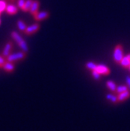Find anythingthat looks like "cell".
Listing matches in <instances>:
<instances>
[{"label":"cell","mask_w":130,"mask_h":131,"mask_svg":"<svg viewBox=\"0 0 130 131\" xmlns=\"http://www.w3.org/2000/svg\"><path fill=\"white\" fill-rule=\"evenodd\" d=\"M11 37L13 38L17 43L18 44V46H20V48L21 49L22 51L27 53L28 51V44L26 43V42L23 40V39L20 36V35L17 32V31H12L11 32Z\"/></svg>","instance_id":"6da1fadb"},{"label":"cell","mask_w":130,"mask_h":131,"mask_svg":"<svg viewBox=\"0 0 130 131\" xmlns=\"http://www.w3.org/2000/svg\"><path fill=\"white\" fill-rule=\"evenodd\" d=\"M26 57V53L23 52V51H20L15 53H12L9 54L7 57H6V61L12 62V63H16L18 61H20L22 60H23Z\"/></svg>","instance_id":"7a4b0ae2"},{"label":"cell","mask_w":130,"mask_h":131,"mask_svg":"<svg viewBox=\"0 0 130 131\" xmlns=\"http://www.w3.org/2000/svg\"><path fill=\"white\" fill-rule=\"evenodd\" d=\"M123 57H124V55H123V47L121 44H117L115 46L114 50V54H113L114 60L117 64H120Z\"/></svg>","instance_id":"3957f363"},{"label":"cell","mask_w":130,"mask_h":131,"mask_svg":"<svg viewBox=\"0 0 130 131\" xmlns=\"http://www.w3.org/2000/svg\"><path fill=\"white\" fill-rule=\"evenodd\" d=\"M50 17V12L48 11H41V12H38L37 14H35L34 15V18L35 20L37 21H41V20H44L45 19H47Z\"/></svg>","instance_id":"277c9868"},{"label":"cell","mask_w":130,"mask_h":131,"mask_svg":"<svg viewBox=\"0 0 130 131\" xmlns=\"http://www.w3.org/2000/svg\"><path fill=\"white\" fill-rule=\"evenodd\" d=\"M95 71H97V72H99L100 75H108L111 72L110 69L104 64H97Z\"/></svg>","instance_id":"5b68a950"},{"label":"cell","mask_w":130,"mask_h":131,"mask_svg":"<svg viewBox=\"0 0 130 131\" xmlns=\"http://www.w3.org/2000/svg\"><path fill=\"white\" fill-rule=\"evenodd\" d=\"M39 28H40V25H39V24H37V23L36 24H33V25L27 27L26 30L25 31V33L26 35H32V34L35 33V32H37L39 30Z\"/></svg>","instance_id":"8992f818"},{"label":"cell","mask_w":130,"mask_h":131,"mask_svg":"<svg viewBox=\"0 0 130 131\" xmlns=\"http://www.w3.org/2000/svg\"><path fill=\"white\" fill-rule=\"evenodd\" d=\"M13 46H14V44L12 42H8L6 44L4 49L3 50V56L4 57H7L10 54V53L12 51V49H13Z\"/></svg>","instance_id":"52a82bcc"},{"label":"cell","mask_w":130,"mask_h":131,"mask_svg":"<svg viewBox=\"0 0 130 131\" xmlns=\"http://www.w3.org/2000/svg\"><path fill=\"white\" fill-rule=\"evenodd\" d=\"M39 2L38 1V0H34V2L31 5V7L29 10L30 12V14H32L33 16L35 14H37L38 12H39Z\"/></svg>","instance_id":"ba28073f"},{"label":"cell","mask_w":130,"mask_h":131,"mask_svg":"<svg viewBox=\"0 0 130 131\" xmlns=\"http://www.w3.org/2000/svg\"><path fill=\"white\" fill-rule=\"evenodd\" d=\"M6 11L7 12V14L11 15L16 14L18 12V6H16L14 5H8L6 7Z\"/></svg>","instance_id":"9c48e42d"},{"label":"cell","mask_w":130,"mask_h":131,"mask_svg":"<svg viewBox=\"0 0 130 131\" xmlns=\"http://www.w3.org/2000/svg\"><path fill=\"white\" fill-rule=\"evenodd\" d=\"M3 68L6 71H7V72H12V71H13L14 70V68H15V65L14 64V63H12V62H9V61H6L5 62V64H3Z\"/></svg>","instance_id":"30bf717a"},{"label":"cell","mask_w":130,"mask_h":131,"mask_svg":"<svg viewBox=\"0 0 130 131\" xmlns=\"http://www.w3.org/2000/svg\"><path fill=\"white\" fill-rule=\"evenodd\" d=\"M117 100H119V102H122L130 97V93L128 90H127V91H125L123 93H119V95H117Z\"/></svg>","instance_id":"8fae6325"},{"label":"cell","mask_w":130,"mask_h":131,"mask_svg":"<svg viewBox=\"0 0 130 131\" xmlns=\"http://www.w3.org/2000/svg\"><path fill=\"white\" fill-rule=\"evenodd\" d=\"M120 64L125 68H129V66H130V59L127 57V55L123 57V58L122 59V61L120 62Z\"/></svg>","instance_id":"7c38bea8"},{"label":"cell","mask_w":130,"mask_h":131,"mask_svg":"<svg viewBox=\"0 0 130 131\" xmlns=\"http://www.w3.org/2000/svg\"><path fill=\"white\" fill-rule=\"evenodd\" d=\"M33 2H34V0H26L25 6H23V7L22 8V10L23 12H29Z\"/></svg>","instance_id":"4fadbf2b"},{"label":"cell","mask_w":130,"mask_h":131,"mask_svg":"<svg viewBox=\"0 0 130 131\" xmlns=\"http://www.w3.org/2000/svg\"><path fill=\"white\" fill-rule=\"evenodd\" d=\"M17 27H18V28L21 31H23V32H25V31L26 30V28H27V25H26V24L23 22L22 20H17Z\"/></svg>","instance_id":"5bb4252c"},{"label":"cell","mask_w":130,"mask_h":131,"mask_svg":"<svg viewBox=\"0 0 130 131\" xmlns=\"http://www.w3.org/2000/svg\"><path fill=\"white\" fill-rule=\"evenodd\" d=\"M106 98H107L108 101H110L111 102L114 103V104L119 102V100H117V97L115 96V95H114V94H112V93L107 94V96H106Z\"/></svg>","instance_id":"9a60e30c"},{"label":"cell","mask_w":130,"mask_h":131,"mask_svg":"<svg viewBox=\"0 0 130 131\" xmlns=\"http://www.w3.org/2000/svg\"><path fill=\"white\" fill-rule=\"evenodd\" d=\"M107 86H108V88L109 90H111V91H113V92H115V91H116L117 86H116V84H115V83H114L113 81H111V80L108 81V82H107Z\"/></svg>","instance_id":"2e32d148"},{"label":"cell","mask_w":130,"mask_h":131,"mask_svg":"<svg viewBox=\"0 0 130 131\" xmlns=\"http://www.w3.org/2000/svg\"><path fill=\"white\" fill-rule=\"evenodd\" d=\"M97 64L96 63H94V62H92V61H89L86 64V68H88L89 70H91V71H93V70H95L96 68H97Z\"/></svg>","instance_id":"e0dca14e"},{"label":"cell","mask_w":130,"mask_h":131,"mask_svg":"<svg viewBox=\"0 0 130 131\" xmlns=\"http://www.w3.org/2000/svg\"><path fill=\"white\" fill-rule=\"evenodd\" d=\"M127 90H128V86H125V85H122V86H117V89H116V92L117 93H123V92L127 91Z\"/></svg>","instance_id":"ac0fdd59"},{"label":"cell","mask_w":130,"mask_h":131,"mask_svg":"<svg viewBox=\"0 0 130 131\" xmlns=\"http://www.w3.org/2000/svg\"><path fill=\"white\" fill-rule=\"evenodd\" d=\"M92 77L94 78V79L99 80V79H100V75H100L99 72H97V71L93 70V71H92Z\"/></svg>","instance_id":"d6986e66"},{"label":"cell","mask_w":130,"mask_h":131,"mask_svg":"<svg viewBox=\"0 0 130 131\" xmlns=\"http://www.w3.org/2000/svg\"><path fill=\"white\" fill-rule=\"evenodd\" d=\"M6 4L4 1H2V0H0V12H3L6 9Z\"/></svg>","instance_id":"ffe728a7"},{"label":"cell","mask_w":130,"mask_h":131,"mask_svg":"<svg viewBox=\"0 0 130 131\" xmlns=\"http://www.w3.org/2000/svg\"><path fill=\"white\" fill-rule=\"evenodd\" d=\"M25 2H26V0H18V2H17L18 8L22 9V8L23 7V6H25Z\"/></svg>","instance_id":"44dd1931"},{"label":"cell","mask_w":130,"mask_h":131,"mask_svg":"<svg viewBox=\"0 0 130 131\" xmlns=\"http://www.w3.org/2000/svg\"><path fill=\"white\" fill-rule=\"evenodd\" d=\"M5 62H6V57H4L3 55H0V68H3Z\"/></svg>","instance_id":"7402d4cb"},{"label":"cell","mask_w":130,"mask_h":131,"mask_svg":"<svg viewBox=\"0 0 130 131\" xmlns=\"http://www.w3.org/2000/svg\"><path fill=\"white\" fill-rule=\"evenodd\" d=\"M125 80H126V83H127V85H128V88L130 89V76H127Z\"/></svg>","instance_id":"603a6c76"},{"label":"cell","mask_w":130,"mask_h":131,"mask_svg":"<svg viewBox=\"0 0 130 131\" xmlns=\"http://www.w3.org/2000/svg\"><path fill=\"white\" fill-rule=\"evenodd\" d=\"M0 24H1V21H0Z\"/></svg>","instance_id":"cb8c5ba5"},{"label":"cell","mask_w":130,"mask_h":131,"mask_svg":"<svg viewBox=\"0 0 130 131\" xmlns=\"http://www.w3.org/2000/svg\"><path fill=\"white\" fill-rule=\"evenodd\" d=\"M0 14H1V12H0Z\"/></svg>","instance_id":"d4e9b609"},{"label":"cell","mask_w":130,"mask_h":131,"mask_svg":"<svg viewBox=\"0 0 130 131\" xmlns=\"http://www.w3.org/2000/svg\"><path fill=\"white\" fill-rule=\"evenodd\" d=\"M129 68H130V66H129Z\"/></svg>","instance_id":"484cf974"}]
</instances>
